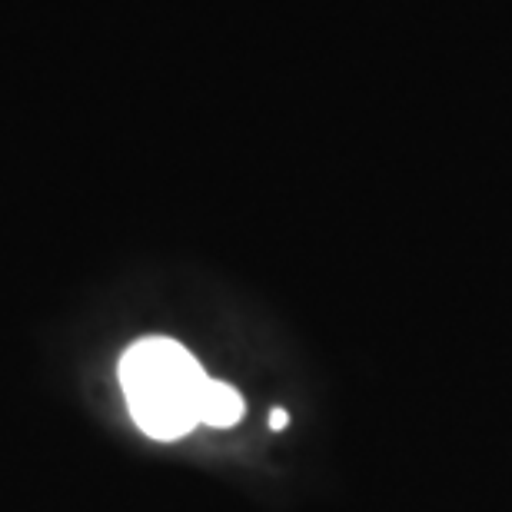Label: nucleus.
Returning <instances> with one entry per match:
<instances>
[{
	"mask_svg": "<svg viewBox=\"0 0 512 512\" xmlns=\"http://www.w3.org/2000/svg\"><path fill=\"white\" fill-rule=\"evenodd\" d=\"M210 376L187 346L167 336L137 340L120 360L130 416L150 439H180L200 423V399Z\"/></svg>",
	"mask_w": 512,
	"mask_h": 512,
	"instance_id": "obj_1",
	"label": "nucleus"
},
{
	"mask_svg": "<svg viewBox=\"0 0 512 512\" xmlns=\"http://www.w3.org/2000/svg\"><path fill=\"white\" fill-rule=\"evenodd\" d=\"M243 396L233 389L230 383H220V380H210L207 389H203V399H200V423L207 426H217V429H227V426H237L243 419Z\"/></svg>",
	"mask_w": 512,
	"mask_h": 512,
	"instance_id": "obj_2",
	"label": "nucleus"
},
{
	"mask_svg": "<svg viewBox=\"0 0 512 512\" xmlns=\"http://www.w3.org/2000/svg\"><path fill=\"white\" fill-rule=\"evenodd\" d=\"M286 423H290V416H286V409L276 406L273 413H270V426H273V429H283Z\"/></svg>",
	"mask_w": 512,
	"mask_h": 512,
	"instance_id": "obj_3",
	"label": "nucleus"
}]
</instances>
